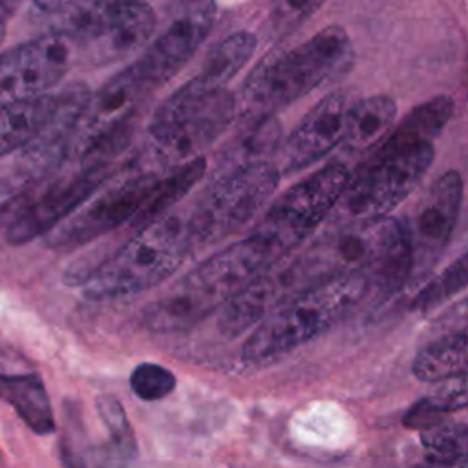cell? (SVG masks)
<instances>
[{"mask_svg": "<svg viewBox=\"0 0 468 468\" xmlns=\"http://www.w3.org/2000/svg\"><path fill=\"white\" fill-rule=\"evenodd\" d=\"M322 283L325 282L305 250L289 254L221 309L219 329L227 336H238L249 327H258L269 314Z\"/></svg>", "mask_w": 468, "mask_h": 468, "instance_id": "obj_10", "label": "cell"}, {"mask_svg": "<svg viewBox=\"0 0 468 468\" xmlns=\"http://www.w3.org/2000/svg\"><path fill=\"white\" fill-rule=\"evenodd\" d=\"M77 42L66 35L42 33L2 53L0 101L2 104L46 95L73 62Z\"/></svg>", "mask_w": 468, "mask_h": 468, "instance_id": "obj_12", "label": "cell"}, {"mask_svg": "<svg viewBox=\"0 0 468 468\" xmlns=\"http://www.w3.org/2000/svg\"><path fill=\"white\" fill-rule=\"evenodd\" d=\"M256 44L258 40L250 31L230 33L210 49L197 75L174 93L183 99H205L227 90L225 86L254 55Z\"/></svg>", "mask_w": 468, "mask_h": 468, "instance_id": "obj_18", "label": "cell"}, {"mask_svg": "<svg viewBox=\"0 0 468 468\" xmlns=\"http://www.w3.org/2000/svg\"><path fill=\"white\" fill-rule=\"evenodd\" d=\"M218 5L214 2H186L177 5L161 35L132 64L154 91L170 80L196 53L210 33Z\"/></svg>", "mask_w": 468, "mask_h": 468, "instance_id": "obj_13", "label": "cell"}, {"mask_svg": "<svg viewBox=\"0 0 468 468\" xmlns=\"http://www.w3.org/2000/svg\"><path fill=\"white\" fill-rule=\"evenodd\" d=\"M283 260L267 241L254 234L214 252L179 285L194 292L212 311L225 307L234 296L256 282L265 271Z\"/></svg>", "mask_w": 468, "mask_h": 468, "instance_id": "obj_11", "label": "cell"}, {"mask_svg": "<svg viewBox=\"0 0 468 468\" xmlns=\"http://www.w3.org/2000/svg\"><path fill=\"white\" fill-rule=\"evenodd\" d=\"M190 247L186 221L179 216H166L133 234L113 256L102 261L84 283V296L115 300L148 291L181 265Z\"/></svg>", "mask_w": 468, "mask_h": 468, "instance_id": "obj_3", "label": "cell"}, {"mask_svg": "<svg viewBox=\"0 0 468 468\" xmlns=\"http://www.w3.org/2000/svg\"><path fill=\"white\" fill-rule=\"evenodd\" d=\"M468 287V250L430 280L413 300V309L426 313Z\"/></svg>", "mask_w": 468, "mask_h": 468, "instance_id": "obj_27", "label": "cell"}, {"mask_svg": "<svg viewBox=\"0 0 468 468\" xmlns=\"http://www.w3.org/2000/svg\"><path fill=\"white\" fill-rule=\"evenodd\" d=\"M351 38L342 26H327L298 46L258 62L241 86V119L272 117L351 62Z\"/></svg>", "mask_w": 468, "mask_h": 468, "instance_id": "obj_1", "label": "cell"}, {"mask_svg": "<svg viewBox=\"0 0 468 468\" xmlns=\"http://www.w3.org/2000/svg\"><path fill=\"white\" fill-rule=\"evenodd\" d=\"M320 5V2H280L269 13L267 31L274 38L283 37L292 27L309 18Z\"/></svg>", "mask_w": 468, "mask_h": 468, "instance_id": "obj_30", "label": "cell"}, {"mask_svg": "<svg viewBox=\"0 0 468 468\" xmlns=\"http://www.w3.org/2000/svg\"><path fill=\"white\" fill-rule=\"evenodd\" d=\"M367 296H373L371 285L360 276L325 282L291 300L254 327L243 344L241 356L245 362L263 364L287 355L335 327Z\"/></svg>", "mask_w": 468, "mask_h": 468, "instance_id": "obj_2", "label": "cell"}, {"mask_svg": "<svg viewBox=\"0 0 468 468\" xmlns=\"http://www.w3.org/2000/svg\"><path fill=\"white\" fill-rule=\"evenodd\" d=\"M130 388L141 400H161L174 391L176 375L161 364L141 362L130 373Z\"/></svg>", "mask_w": 468, "mask_h": 468, "instance_id": "obj_29", "label": "cell"}, {"mask_svg": "<svg viewBox=\"0 0 468 468\" xmlns=\"http://www.w3.org/2000/svg\"><path fill=\"white\" fill-rule=\"evenodd\" d=\"M280 170L271 163L207 185L186 219L192 247L216 243L241 229L272 196Z\"/></svg>", "mask_w": 468, "mask_h": 468, "instance_id": "obj_8", "label": "cell"}, {"mask_svg": "<svg viewBox=\"0 0 468 468\" xmlns=\"http://www.w3.org/2000/svg\"><path fill=\"white\" fill-rule=\"evenodd\" d=\"M95 408H97V413H99L102 424L106 426L117 452L122 457L132 459L137 453V442H135L133 430L128 422L122 404L112 395H99Z\"/></svg>", "mask_w": 468, "mask_h": 468, "instance_id": "obj_28", "label": "cell"}, {"mask_svg": "<svg viewBox=\"0 0 468 468\" xmlns=\"http://www.w3.org/2000/svg\"><path fill=\"white\" fill-rule=\"evenodd\" d=\"M207 172V161L205 157H197L194 161H188L166 176H159L157 181L154 183L152 190L148 192L143 207L135 214V218L128 223L130 229L137 234L150 225L161 221L166 218V212L170 210L172 205H176L181 197L186 196V192L201 181V177Z\"/></svg>", "mask_w": 468, "mask_h": 468, "instance_id": "obj_21", "label": "cell"}, {"mask_svg": "<svg viewBox=\"0 0 468 468\" xmlns=\"http://www.w3.org/2000/svg\"><path fill=\"white\" fill-rule=\"evenodd\" d=\"M453 115V101L437 95L415 106L391 133L378 144L382 148H408L420 143H433Z\"/></svg>", "mask_w": 468, "mask_h": 468, "instance_id": "obj_24", "label": "cell"}, {"mask_svg": "<svg viewBox=\"0 0 468 468\" xmlns=\"http://www.w3.org/2000/svg\"><path fill=\"white\" fill-rule=\"evenodd\" d=\"M426 461L441 468H468V426L441 424L420 431Z\"/></svg>", "mask_w": 468, "mask_h": 468, "instance_id": "obj_26", "label": "cell"}, {"mask_svg": "<svg viewBox=\"0 0 468 468\" xmlns=\"http://www.w3.org/2000/svg\"><path fill=\"white\" fill-rule=\"evenodd\" d=\"M58 106V93L38 95L2 104L0 154L7 157L26 148L49 122Z\"/></svg>", "mask_w": 468, "mask_h": 468, "instance_id": "obj_19", "label": "cell"}, {"mask_svg": "<svg viewBox=\"0 0 468 468\" xmlns=\"http://www.w3.org/2000/svg\"><path fill=\"white\" fill-rule=\"evenodd\" d=\"M411 371L422 382L468 377V333H448L426 344L417 353Z\"/></svg>", "mask_w": 468, "mask_h": 468, "instance_id": "obj_22", "label": "cell"}, {"mask_svg": "<svg viewBox=\"0 0 468 468\" xmlns=\"http://www.w3.org/2000/svg\"><path fill=\"white\" fill-rule=\"evenodd\" d=\"M280 139L282 124L274 115L243 121L239 132L218 152L208 174V185L271 165Z\"/></svg>", "mask_w": 468, "mask_h": 468, "instance_id": "obj_17", "label": "cell"}, {"mask_svg": "<svg viewBox=\"0 0 468 468\" xmlns=\"http://www.w3.org/2000/svg\"><path fill=\"white\" fill-rule=\"evenodd\" d=\"M395 117L397 104L388 95H369L355 101L342 143L344 150L349 154H362L378 146L391 133Z\"/></svg>", "mask_w": 468, "mask_h": 468, "instance_id": "obj_20", "label": "cell"}, {"mask_svg": "<svg viewBox=\"0 0 468 468\" xmlns=\"http://www.w3.org/2000/svg\"><path fill=\"white\" fill-rule=\"evenodd\" d=\"M351 179L342 161L324 165L285 190L263 214L250 234L267 241L283 258L329 219Z\"/></svg>", "mask_w": 468, "mask_h": 468, "instance_id": "obj_6", "label": "cell"}, {"mask_svg": "<svg viewBox=\"0 0 468 468\" xmlns=\"http://www.w3.org/2000/svg\"><path fill=\"white\" fill-rule=\"evenodd\" d=\"M457 307H459V318H457V322H461V324L455 325L452 333H468V300H464V302H463L461 305H457Z\"/></svg>", "mask_w": 468, "mask_h": 468, "instance_id": "obj_31", "label": "cell"}, {"mask_svg": "<svg viewBox=\"0 0 468 468\" xmlns=\"http://www.w3.org/2000/svg\"><path fill=\"white\" fill-rule=\"evenodd\" d=\"M355 101L338 90L322 97L298 122L282 152V172H298L344 143L349 112Z\"/></svg>", "mask_w": 468, "mask_h": 468, "instance_id": "obj_15", "label": "cell"}, {"mask_svg": "<svg viewBox=\"0 0 468 468\" xmlns=\"http://www.w3.org/2000/svg\"><path fill=\"white\" fill-rule=\"evenodd\" d=\"M415 468H441V466H437V464H431V463H428V461H424L422 464H417Z\"/></svg>", "mask_w": 468, "mask_h": 468, "instance_id": "obj_32", "label": "cell"}, {"mask_svg": "<svg viewBox=\"0 0 468 468\" xmlns=\"http://www.w3.org/2000/svg\"><path fill=\"white\" fill-rule=\"evenodd\" d=\"M110 174L108 163L79 161L77 170L46 181L42 190H29L4 208L7 216L4 225L5 241L24 245L38 236H48L110 181Z\"/></svg>", "mask_w": 468, "mask_h": 468, "instance_id": "obj_7", "label": "cell"}, {"mask_svg": "<svg viewBox=\"0 0 468 468\" xmlns=\"http://www.w3.org/2000/svg\"><path fill=\"white\" fill-rule=\"evenodd\" d=\"M155 27V11L146 2H110L93 37L80 48L95 66H106L135 53Z\"/></svg>", "mask_w": 468, "mask_h": 468, "instance_id": "obj_16", "label": "cell"}, {"mask_svg": "<svg viewBox=\"0 0 468 468\" xmlns=\"http://www.w3.org/2000/svg\"><path fill=\"white\" fill-rule=\"evenodd\" d=\"M433 155V143H420L408 148L377 146L351 176L329 218L331 227L388 218L420 183Z\"/></svg>", "mask_w": 468, "mask_h": 468, "instance_id": "obj_5", "label": "cell"}, {"mask_svg": "<svg viewBox=\"0 0 468 468\" xmlns=\"http://www.w3.org/2000/svg\"><path fill=\"white\" fill-rule=\"evenodd\" d=\"M157 177L155 174L139 170L119 179L112 177L79 210L46 236V245L53 250L79 249L122 223H130Z\"/></svg>", "mask_w": 468, "mask_h": 468, "instance_id": "obj_9", "label": "cell"}, {"mask_svg": "<svg viewBox=\"0 0 468 468\" xmlns=\"http://www.w3.org/2000/svg\"><path fill=\"white\" fill-rule=\"evenodd\" d=\"M463 201V179L455 170L439 176L406 221L411 243V276L422 278L446 247Z\"/></svg>", "mask_w": 468, "mask_h": 468, "instance_id": "obj_14", "label": "cell"}, {"mask_svg": "<svg viewBox=\"0 0 468 468\" xmlns=\"http://www.w3.org/2000/svg\"><path fill=\"white\" fill-rule=\"evenodd\" d=\"M238 102L229 90L205 99L166 97L148 122L150 143L139 172L159 176L201 157V150L212 144L234 121Z\"/></svg>", "mask_w": 468, "mask_h": 468, "instance_id": "obj_4", "label": "cell"}, {"mask_svg": "<svg viewBox=\"0 0 468 468\" xmlns=\"http://www.w3.org/2000/svg\"><path fill=\"white\" fill-rule=\"evenodd\" d=\"M2 397L9 402L18 417L38 435H49L55 431L53 410L46 393L44 382L35 373L4 375Z\"/></svg>", "mask_w": 468, "mask_h": 468, "instance_id": "obj_23", "label": "cell"}, {"mask_svg": "<svg viewBox=\"0 0 468 468\" xmlns=\"http://www.w3.org/2000/svg\"><path fill=\"white\" fill-rule=\"evenodd\" d=\"M468 406V377L448 380L444 388L415 402L404 415V426L413 430H431L442 422V417Z\"/></svg>", "mask_w": 468, "mask_h": 468, "instance_id": "obj_25", "label": "cell"}]
</instances>
